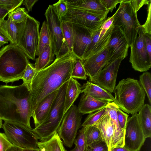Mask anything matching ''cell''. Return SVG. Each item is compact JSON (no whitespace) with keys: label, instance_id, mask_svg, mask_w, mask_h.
<instances>
[{"label":"cell","instance_id":"9f6ffc18","mask_svg":"<svg viewBox=\"0 0 151 151\" xmlns=\"http://www.w3.org/2000/svg\"><path fill=\"white\" fill-rule=\"evenodd\" d=\"M5 20H4V19L2 20H0V26L1 27L4 29H5Z\"/></svg>","mask_w":151,"mask_h":151},{"label":"cell","instance_id":"f6af8a7d","mask_svg":"<svg viewBox=\"0 0 151 151\" xmlns=\"http://www.w3.org/2000/svg\"><path fill=\"white\" fill-rule=\"evenodd\" d=\"M123 0H100V1L105 8L112 12L115 8L116 5L120 3Z\"/></svg>","mask_w":151,"mask_h":151},{"label":"cell","instance_id":"94428289","mask_svg":"<svg viewBox=\"0 0 151 151\" xmlns=\"http://www.w3.org/2000/svg\"><path fill=\"white\" fill-rule=\"evenodd\" d=\"M39 151H43V150H40L39 149Z\"/></svg>","mask_w":151,"mask_h":151},{"label":"cell","instance_id":"ba28073f","mask_svg":"<svg viewBox=\"0 0 151 151\" xmlns=\"http://www.w3.org/2000/svg\"><path fill=\"white\" fill-rule=\"evenodd\" d=\"M2 128L13 145L22 149H39L38 139L33 130L19 123L4 121Z\"/></svg>","mask_w":151,"mask_h":151},{"label":"cell","instance_id":"cb8c5ba5","mask_svg":"<svg viewBox=\"0 0 151 151\" xmlns=\"http://www.w3.org/2000/svg\"><path fill=\"white\" fill-rule=\"evenodd\" d=\"M81 93L87 94L98 100L111 102L114 97L111 93L97 84L87 81L81 86Z\"/></svg>","mask_w":151,"mask_h":151},{"label":"cell","instance_id":"7dc6e473","mask_svg":"<svg viewBox=\"0 0 151 151\" xmlns=\"http://www.w3.org/2000/svg\"><path fill=\"white\" fill-rule=\"evenodd\" d=\"M144 38L147 51L149 57L151 58V35L144 33Z\"/></svg>","mask_w":151,"mask_h":151},{"label":"cell","instance_id":"f35d334b","mask_svg":"<svg viewBox=\"0 0 151 151\" xmlns=\"http://www.w3.org/2000/svg\"><path fill=\"white\" fill-rule=\"evenodd\" d=\"M86 128L85 126H83L74 142L75 147L81 151H85L86 147Z\"/></svg>","mask_w":151,"mask_h":151},{"label":"cell","instance_id":"e0dca14e","mask_svg":"<svg viewBox=\"0 0 151 151\" xmlns=\"http://www.w3.org/2000/svg\"><path fill=\"white\" fill-rule=\"evenodd\" d=\"M68 7L77 9L94 15L102 20L106 19L110 11L100 0H66Z\"/></svg>","mask_w":151,"mask_h":151},{"label":"cell","instance_id":"681fc988","mask_svg":"<svg viewBox=\"0 0 151 151\" xmlns=\"http://www.w3.org/2000/svg\"><path fill=\"white\" fill-rule=\"evenodd\" d=\"M38 1V0H23V4L25 5L28 12L32 11V8L35 4Z\"/></svg>","mask_w":151,"mask_h":151},{"label":"cell","instance_id":"c3c4849f","mask_svg":"<svg viewBox=\"0 0 151 151\" xmlns=\"http://www.w3.org/2000/svg\"><path fill=\"white\" fill-rule=\"evenodd\" d=\"M113 19V16L106 18L102 24L101 27L107 30L112 26Z\"/></svg>","mask_w":151,"mask_h":151},{"label":"cell","instance_id":"d4e9b609","mask_svg":"<svg viewBox=\"0 0 151 151\" xmlns=\"http://www.w3.org/2000/svg\"><path fill=\"white\" fill-rule=\"evenodd\" d=\"M81 86L76 79L72 77L67 82L64 100V115L81 93Z\"/></svg>","mask_w":151,"mask_h":151},{"label":"cell","instance_id":"d6986e66","mask_svg":"<svg viewBox=\"0 0 151 151\" xmlns=\"http://www.w3.org/2000/svg\"><path fill=\"white\" fill-rule=\"evenodd\" d=\"M113 27L112 25L107 30L101 27L94 31L91 42L85 52L83 60L92 55L100 52L106 47Z\"/></svg>","mask_w":151,"mask_h":151},{"label":"cell","instance_id":"83f0119b","mask_svg":"<svg viewBox=\"0 0 151 151\" xmlns=\"http://www.w3.org/2000/svg\"><path fill=\"white\" fill-rule=\"evenodd\" d=\"M37 144L40 150L44 151H67L57 132L47 140L38 142Z\"/></svg>","mask_w":151,"mask_h":151},{"label":"cell","instance_id":"d6a6232c","mask_svg":"<svg viewBox=\"0 0 151 151\" xmlns=\"http://www.w3.org/2000/svg\"><path fill=\"white\" fill-rule=\"evenodd\" d=\"M108 112L106 107L96 111L89 114L82 124V126L88 127L93 125Z\"/></svg>","mask_w":151,"mask_h":151},{"label":"cell","instance_id":"30bf717a","mask_svg":"<svg viewBox=\"0 0 151 151\" xmlns=\"http://www.w3.org/2000/svg\"><path fill=\"white\" fill-rule=\"evenodd\" d=\"M82 114L73 104L65 114L57 133L65 145L72 147L81 124Z\"/></svg>","mask_w":151,"mask_h":151},{"label":"cell","instance_id":"6f0895ef","mask_svg":"<svg viewBox=\"0 0 151 151\" xmlns=\"http://www.w3.org/2000/svg\"><path fill=\"white\" fill-rule=\"evenodd\" d=\"M39 149H23V151H39Z\"/></svg>","mask_w":151,"mask_h":151},{"label":"cell","instance_id":"816d5d0a","mask_svg":"<svg viewBox=\"0 0 151 151\" xmlns=\"http://www.w3.org/2000/svg\"><path fill=\"white\" fill-rule=\"evenodd\" d=\"M9 13L8 10L0 7V20H4V18Z\"/></svg>","mask_w":151,"mask_h":151},{"label":"cell","instance_id":"8d00e7d4","mask_svg":"<svg viewBox=\"0 0 151 151\" xmlns=\"http://www.w3.org/2000/svg\"><path fill=\"white\" fill-rule=\"evenodd\" d=\"M59 19L61 21L66 15L68 6L66 0H60L52 5Z\"/></svg>","mask_w":151,"mask_h":151},{"label":"cell","instance_id":"7402d4cb","mask_svg":"<svg viewBox=\"0 0 151 151\" xmlns=\"http://www.w3.org/2000/svg\"><path fill=\"white\" fill-rule=\"evenodd\" d=\"M109 102L98 100L83 93L81 97L78 108L82 114H89L106 107Z\"/></svg>","mask_w":151,"mask_h":151},{"label":"cell","instance_id":"2e32d148","mask_svg":"<svg viewBox=\"0 0 151 151\" xmlns=\"http://www.w3.org/2000/svg\"><path fill=\"white\" fill-rule=\"evenodd\" d=\"M68 12L62 19L80 24L95 31L99 29L106 19L99 18L82 11L68 7Z\"/></svg>","mask_w":151,"mask_h":151},{"label":"cell","instance_id":"52a82bcc","mask_svg":"<svg viewBox=\"0 0 151 151\" xmlns=\"http://www.w3.org/2000/svg\"><path fill=\"white\" fill-rule=\"evenodd\" d=\"M40 23L29 15L22 22L17 24L18 46L27 58L35 60Z\"/></svg>","mask_w":151,"mask_h":151},{"label":"cell","instance_id":"484cf974","mask_svg":"<svg viewBox=\"0 0 151 151\" xmlns=\"http://www.w3.org/2000/svg\"><path fill=\"white\" fill-rule=\"evenodd\" d=\"M138 114V119L146 138L151 137V107L144 104Z\"/></svg>","mask_w":151,"mask_h":151},{"label":"cell","instance_id":"7bdbcfd3","mask_svg":"<svg viewBox=\"0 0 151 151\" xmlns=\"http://www.w3.org/2000/svg\"><path fill=\"white\" fill-rule=\"evenodd\" d=\"M147 5V14L145 23L142 26L143 28L145 33L151 35V1Z\"/></svg>","mask_w":151,"mask_h":151},{"label":"cell","instance_id":"60d3db41","mask_svg":"<svg viewBox=\"0 0 151 151\" xmlns=\"http://www.w3.org/2000/svg\"><path fill=\"white\" fill-rule=\"evenodd\" d=\"M85 151H109L103 140L95 142L86 146Z\"/></svg>","mask_w":151,"mask_h":151},{"label":"cell","instance_id":"ee69618b","mask_svg":"<svg viewBox=\"0 0 151 151\" xmlns=\"http://www.w3.org/2000/svg\"><path fill=\"white\" fill-rule=\"evenodd\" d=\"M13 145L5 133H0V151H6Z\"/></svg>","mask_w":151,"mask_h":151},{"label":"cell","instance_id":"8992f818","mask_svg":"<svg viewBox=\"0 0 151 151\" xmlns=\"http://www.w3.org/2000/svg\"><path fill=\"white\" fill-rule=\"evenodd\" d=\"M113 16L112 25L121 30L130 47L136 38L138 28L141 25L137 13L134 11L128 0H123Z\"/></svg>","mask_w":151,"mask_h":151},{"label":"cell","instance_id":"f1b7e54d","mask_svg":"<svg viewBox=\"0 0 151 151\" xmlns=\"http://www.w3.org/2000/svg\"><path fill=\"white\" fill-rule=\"evenodd\" d=\"M51 44L50 36L46 21L43 22L39 33L38 44L36 56H38L47 45Z\"/></svg>","mask_w":151,"mask_h":151},{"label":"cell","instance_id":"6da1fadb","mask_svg":"<svg viewBox=\"0 0 151 151\" xmlns=\"http://www.w3.org/2000/svg\"><path fill=\"white\" fill-rule=\"evenodd\" d=\"M77 59L72 52L69 51L56 58L47 67L37 71L30 93L31 117L43 99L58 90L71 78L74 64Z\"/></svg>","mask_w":151,"mask_h":151},{"label":"cell","instance_id":"db71d44e","mask_svg":"<svg viewBox=\"0 0 151 151\" xmlns=\"http://www.w3.org/2000/svg\"><path fill=\"white\" fill-rule=\"evenodd\" d=\"M6 151H23V149L13 145L9 148Z\"/></svg>","mask_w":151,"mask_h":151},{"label":"cell","instance_id":"7a4b0ae2","mask_svg":"<svg viewBox=\"0 0 151 151\" xmlns=\"http://www.w3.org/2000/svg\"><path fill=\"white\" fill-rule=\"evenodd\" d=\"M30 93L25 84L0 86V118L17 122L32 129Z\"/></svg>","mask_w":151,"mask_h":151},{"label":"cell","instance_id":"e575fe53","mask_svg":"<svg viewBox=\"0 0 151 151\" xmlns=\"http://www.w3.org/2000/svg\"><path fill=\"white\" fill-rule=\"evenodd\" d=\"M37 70L30 63L27 65L22 79L29 91H30L32 81Z\"/></svg>","mask_w":151,"mask_h":151},{"label":"cell","instance_id":"d590c367","mask_svg":"<svg viewBox=\"0 0 151 151\" xmlns=\"http://www.w3.org/2000/svg\"><path fill=\"white\" fill-rule=\"evenodd\" d=\"M71 77L73 78L86 80L87 75L82 61L77 59L75 62Z\"/></svg>","mask_w":151,"mask_h":151},{"label":"cell","instance_id":"b9f144b4","mask_svg":"<svg viewBox=\"0 0 151 151\" xmlns=\"http://www.w3.org/2000/svg\"><path fill=\"white\" fill-rule=\"evenodd\" d=\"M118 122L121 129L125 131L128 115L118 108L116 111Z\"/></svg>","mask_w":151,"mask_h":151},{"label":"cell","instance_id":"9c48e42d","mask_svg":"<svg viewBox=\"0 0 151 151\" xmlns=\"http://www.w3.org/2000/svg\"><path fill=\"white\" fill-rule=\"evenodd\" d=\"M45 15L52 50L57 58L69 51L64 38L61 21L58 18L52 5L49 6Z\"/></svg>","mask_w":151,"mask_h":151},{"label":"cell","instance_id":"4316f807","mask_svg":"<svg viewBox=\"0 0 151 151\" xmlns=\"http://www.w3.org/2000/svg\"><path fill=\"white\" fill-rule=\"evenodd\" d=\"M54 55L51 44L46 45L35 60L34 65L35 69L40 70L50 65L54 61Z\"/></svg>","mask_w":151,"mask_h":151},{"label":"cell","instance_id":"11a10c76","mask_svg":"<svg viewBox=\"0 0 151 151\" xmlns=\"http://www.w3.org/2000/svg\"><path fill=\"white\" fill-rule=\"evenodd\" d=\"M0 32H1L3 34H4L5 36H6L9 40L8 36L5 30L1 26H0Z\"/></svg>","mask_w":151,"mask_h":151},{"label":"cell","instance_id":"9a60e30c","mask_svg":"<svg viewBox=\"0 0 151 151\" xmlns=\"http://www.w3.org/2000/svg\"><path fill=\"white\" fill-rule=\"evenodd\" d=\"M129 47L121 30L118 27L113 26L110 39L107 46L109 57V63L119 58L124 59L126 58L128 55Z\"/></svg>","mask_w":151,"mask_h":151},{"label":"cell","instance_id":"74e56055","mask_svg":"<svg viewBox=\"0 0 151 151\" xmlns=\"http://www.w3.org/2000/svg\"><path fill=\"white\" fill-rule=\"evenodd\" d=\"M8 15L11 17L15 24H18L23 22L29 14L25 8L18 7L12 12L9 13Z\"/></svg>","mask_w":151,"mask_h":151},{"label":"cell","instance_id":"8fae6325","mask_svg":"<svg viewBox=\"0 0 151 151\" xmlns=\"http://www.w3.org/2000/svg\"><path fill=\"white\" fill-rule=\"evenodd\" d=\"M144 31L141 25L138 28L137 35L131 49L129 62L135 70L145 72L151 67V58L147 51L144 38Z\"/></svg>","mask_w":151,"mask_h":151},{"label":"cell","instance_id":"5bb4252c","mask_svg":"<svg viewBox=\"0 0 151 151\" xmlns=\"http://www.w3.org/2000/svg\"><path fill=\"white\" fill-rule=\"evenodd\" d=\"M124 59L119 58L109 63L90 81L112 93L115 87L118 70Z\"/></svg>","mask_w":151,"mask_h":151},{"label":"cell","instance_id":"f907efd6","mask_svg":"<svg viewBox=\"0 0 151 151\" xmlns=\"http://www.w3.org/2000/svg\"><path fill=\"white\" fill-rule=\"evenodd\" d=\"M9 41V39L0 32V46H3L4 44L8 43Z\"/></svg>","mask_w":151,"mask_h":151},{"label":"cell","instance_id":"f546056e","mask_svg":"<svg viewBox=\"0 0 151 151\" xmlns=\"http://www.w3.org/2000/svg\"><path fill=\"white\" fill-rule=\"evenodd\" d=\"M5 29L9 39L10 44L17 45L18 28L17 24L13 21L11 17L8 15L7 20H5Z\"/></svg>","mask_w":151,"mask_h":151},{"label":"cell","instance_id":"ac0fdd59","mask_svg":"<svg viewBox=\"0 0 151 151\" xmlns=\"http://www.w3.org/2000/svg\"><path fill=\"white\" fill-rule=\"evenodd\" d=\"M109 57L106 47L100 52L92 55L82 61L89 81L109 63Z\"/></svg>","mask_w":151,"mask_h":151},{"label":"cell","instance_id":"ffe728a7","mask_svg":"<svg viewBox=\"0 0 151 151\" xmlns=\"http://www.w3.org/2000/svg\"><path fill=\"white\" fill-rule=\"evenodd\" d=\"M58 90L46 96L35 109L32 116L35 127L42 123L47 116L57 96Z\"/></svg>","mask_w":151,"mask_h":151},{"label":"cell","instance_id":"6125c7cd","mask_svg":"<svg viewBox=\"0 0 151 151\" xmlns=\"http://www.w3.org/2000/svg\"><path fill=\"white\" fill-rule=\"evenodd\" d=\"M0 119H1V118H0Z\"/></svg>","mask_w":151,"mask_h":151},{"label":"cell","instance_id":"5b68a950","mask_svg":"<svg viewBox=\"0 0 151 151\" xmlns=\"http://www.w3.org/2000/svg\"><path fill=\"white\" fill-rule=\"evenodd\" d=\"M67 82L58 91L56 98L47 117L40 125L33 129L38 139L44 141L57 132L64 115V100Z\"/></svg>","mask_w":151,"mask_h":151},{"label":"cell","instance_id":"f5cc1de1","mask_svg":"<svg viewBox=\"0 0 151 151\" xmlns=\"http://www.w3.org/2000/svg\"><path fill=\"white\" fill-rule=\"evenodd\" d=\"M110 151H131L124 147H116L111 149Z\"/></svg>","mask_w":151,"mask_h":151},{"label":"cell","instance_id":"836d02e7","mask_svg":"<svg viewBox=\"0 0 151 151\" xmlns=\"http://www.w3.org/2000/svg\"><path fill=\"white\" fill-rule=\"evenodd\" d=\"M140 85L146 94L149 103L151 104V75L150 73L144 72L140 76Z\"/></svg>","mask_w":151,"mask_h":151},{"label":"cell","instance_id":"7c38bea8","mask_svg":"<svg viewBox=\"0 0 151 151\" xmlns=\"http://www.w3.org/2000/svg\"><path fill=\"white\" fill-rule=\"evenodd\" d=\"M138 113L128 118L125 129L124 147L131 151H140L146 139Z\"/></svg>","mask_w":151,"mask_h":151},{"label":"cell","instance_id":"4dcf8cb0","mask_svg":"<svg viewBox=\"0 0 151 151\" xmlns=\"http://www.w3.org/2000/svg\"><path fill=\"white\" fill-rule=\"evenodd\" d=\"M64 38L70 51L72 52L73 47V35L70 22L63 20L61 21Z\"/></svg>","mask_w":151,"mask_h":151},{"label":"cell","instance_id":"4fadbf2b","mask_svg":"<svg viewBox=\"0 0 151 151\" xmlns=\"http://www.w3.org/2000/svg\"><path fill=\"white\" fill-rule=\"evenodd\" d=\"M70 22L73 35L72 52L77 59L82 61L85 52L91 42L95 31L80 24Z\"/></svg>","mask_w":151,"mask_h":151},{"label":"cell","instance_id":"ab89813d","mask_svg":"<svg viewBox=\"0 0 151 151\" xmlns=\"http://www.w3.org/2000/svg\"><path fill=\"white\" fill-rule=\"evenodd\" d=\"M23 1V0H0V7L8 10L10 13L20 6Z\"/></svg>","mask_w":151,"mask_h":151},{"label":"cell","instance_id":"1f68e13d","mask_svg":"<svg viewBox=\"0 0 151 151\" xmlns=\"http://www.w3.org/2000/svg\"><path fill=\"white\" fill-rule=\"evenodd\" d=\"M86 127V146L95 142L103 140L100 132L95 125Z\"/></svg>","mask_w":151,"mask_h":151},{"label":"cell","instance_id":"603a6c76","mask_svg":"<svg viewBox=\"0 0 151 151\" xmlns=\"http://www.w3.org/2000/svg\"><path fill=\"white\" fill-rule=\"evenodd\" d=\"M106 107L108 110V114L115 126L111 149L116 147H124L125 131L121 129L119 126L116 113L117 111L119 108L113 102H109Z\"/></svg>","mask_w":151,"mask_h":151},{"label":"cell","instance_id":"3957f363","mask_svg":"<svg viewBox=\"0 0 151 151\" xmlns=\"http://www.w3.org/2000/svg\"><path fill=\"white\" fill-rule=\"evenodd\" d=\"M28 58L17 45L10 44L0 50V81L6 84L22 79Z\"/></svg>","mask_w":151,"mask_h":151},{"label":"cell","instance_id":"91938a15","mask_svg":"<svg viewBox=\"0 0 151 151\" xmlns=\"http://www.w3.org/2000/svg\"><path fill=\"white\" fill-rule=\"evenodd\" d=\"M2 120L0 118V129L2 128L3 124L2 123Z\"/></svg>","mask_w":151,"mask_h":151},{"label":"cell","instance_id":"44dd1931","mask_svg":"<svg viewBox=\"0 0 151 151\" xmlns=\"http://www.w3.org/2000/svg\"><path fill=\"white\" fill-rule=\"evenodd\" d=\"M93 125L99 129L103 139L106 144L109 151H110L114 140L115 126L108 112Z\"/></svg>","mask_w":151,"mask_h":151},{"label":"cell","instance_id":"bcb514c9","mask_svg":"<svg viewBox=\"0 0 151 151\" xmlns=\"http://www.w3.org/2000/svg\"><path fill=\"white\" fill-rule=\"evenodd\" d=\"M131 5L136 13L145 5H147L151 0H129Z\"/></svg>","mask_w":151,"mask_h":151},{"label":"cell","instance_id":"277c9868","mask_svg":"<svg viewBox=\"0 0 151 151\" xmlns=\"http://www.w3.org/2000/svg\"><path fill=\"white\" fill-rule=\"evenodd\" d=\"M114 91V102L128 114L137 113L144 104L145 93L137 80L130 78L123 79Z\"/></svg>","mask_w":151,"mask_h":151},{"label":"cell","instance_id":"680465c9","mask_svg":"<svg viewBox=\"0 0 151 151\" xmlns=\"http://www.w3.org/2000/svg\"><path fill=\"white\" fill-rule=\"evenodd\" d=\"M70 151H81L76 147H75L73 149L71 150Z\"/></svg>","mask_w":151,"mask_h":151}]
</instances>
